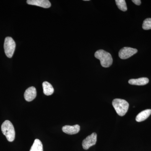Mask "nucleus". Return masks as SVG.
Listing matches in <instances>:
<instances>
[{
  "mask_svg": "<svg viewBox=\"0 0 151 151\" xmlns=\"http://www.w3.org/2000/svg\"><path fill=\"white\" fill-rule=\"evenodd\" d=\"M16 43L12 38L7 37L5 39L4 49L7 57L11 58L13 55L15 50Z\"/></svg>",
  "mask_w": 151,
  "mask_h": 151,
  "instance_id": "20e7f679",
  "label": "nucleus"
},
{
  "mask_svg": "<svg viewBox=\"0 0 151 151\" xmlns=\"http://www.w3.org/2000/svg\"><path fill=\"white\" fill-rule=\"evenodd\" d=\"M28 4L41 7L44 8H49L51 6V4L48 0H28Z\"/></svg>",
  "mask_w": 151,
  "mask_h": 151,
  "instance_id": "0eeeda50",
  "label": "nucleus"
},
{
  "mask_svg": "<svg viewBox=\"0 0 151 151\" xmlns=\"http://www.w3.org/2000/svg\"><path fill=\"white\" fill-rule=\"evenodd\" d=\"M97 140V134L96 133H93L86 137L82 142V145L85 150H88L92 146L96 144Z\"/></svg>",
  "mask_w": 151,
  "mask_h": 151,
  "instance_id": "39448f33",
  "label": "nucleus"
},
{
  "mask_svg": "<svg viewBox=\"0 0 151 151\" xmlns=\"http://www.w3.org/2000/svg\"><path fill=\"white\" fill-rule=\"evenodd\" d=\"M94 56L100 60V64L103 67H110L113 63V58L111 54L103 50H99L96 51Z\"/></svg>",
  "mask_w": 151,
  "mask_h": 151,
  "instance_id": "f257e3e1",
  "label": "nucleus"
},
{
  "mask_svg": "<svg viewBox=\"0 0 151 151\" xmlns=\"http://www.w3.org/2000/svg\"><path fill=\"white\" fill-rule=\"evenodd\" d=\"M37 96L36 89L34 86H31L26 90L24 92L25 99L28 102H30L35 99Z\"/></svg>",
  "mask_w": 151,
  "mask_h": 151,
  "instance_id": "6e6552de",
  "label": "nucleus"
},
{
  "mask_svg": "<svg viewBox=\"0 0 151 151\" xmlns=\"http://www.w3.org/2000/svg\"><path fill=\"white\" fill-rule=\"evenodd\" d=\"M112 105L116 113L120 116H124L129 109V103L123 99H114L112 102Z\"/></svg>",
  "mask_w": 151,
  "mask_h": 151,
  "instance_id": "f03ea898",
  "label": "nucleus"
},
{
  "mask_svg": "<svg viewBox=\"0 0 151 151\" xmlns=\"http://www.w3.org/2000/svg\"><path fill=\"white\" fill-rule=\"evenodd\" d=\"M1 131L8 141L10 142L14 141L15 137V132L13 125L9 121L6 120L3 123L1 126Z\"/></svg>",
  "mask_w": 151,
  "mask_h": 151,
  "instance_id": "7ed1b4c3",
  "label": "nucleus"
},
{
  "mask_svg": "<svg viewBox=\"0 0 151 151\" xmlns=\"http://www.w3.org/2000/svg\"><path fill=\"white\" fill-rule=\"evenodd\" d=\"M137 49L130 47H124L119 52V56L121 59H126L129 58L137 52Z\"/></svg>",
  "mask_w": 151,
  "mask_h": 151,
  "instance_id": "423d86ee",
  "label": "nucleus"
},
{
  "mask_svg": "<svg viewBox=\"0 0 151 151\" xmlns=\"http://www.w3.org/2000/svg\"><path fill=\"white\" fill-rule=\"evenodd\" d=\"M43 151V146L41 142L38 139H36L29 151Z\"/></svg>",
  "mask_w": 151,
  "mask_h": 151,
  "instance_id": "ddd939ff",
  "label": "nucleus"
},
{
  "mask_svg": "<svg viewBox=\"0 0 151 151\" xmlns=\"http://www.w3.org/2000/svg\"><path fill=\"white\" fill-rule=\"evenodd\" d=\"M142 28L143 29L145 30L151 29V18H147L144 20Z\"/></svg>",
  "mask_w": 151,
  "mask_h": 151,
  "instance_id": "2eb2a0df",
  "label": "nucleus"
},
{
  "mask_svg": "<svg viewBox=\"0 0 151 151\" xmlns=\"http://www.w3.org/2000/svg\"><path fill=\"white\" fill-rule=\"evenodd\" d=\"M43 93L47 96H49L53 94L54 92V88L50 83L47 81H44L42 83Z\"/></svg>",
  "mask_w": 151,
  "mask_h": 151,
  "instance_id": "f8f14e48",
  "label": "nucleus"
},
{
  "mask_svg": "<svg viewBox=\"0 0 151 151\" xmlns=\"http://www.w3.org/2000/svg\"><path fill=\"white\" fill-rule=\"evenodd\" d=\"M115 1L119 9L123 12H126L127 10V4L125 0H116Z\"/></svg>",
  "mask_w": 151,
  "mask_h": 151,
  "instance_id": "4468645a",
  "label": "nucleus"
},
{
  "mask_svg": "<svg viewBox=\"0 0 151 151\" xmlns=\"http://www.w3.org/2000/svg\"><path fill=\"white\" fill-rule=\"evenodd\" d=\"M80 129V127L78 125L73 126L66 125L62 127L63 132L68 134L73 135L77 134Z\"/></svg>",
  "mask_w": 151,
  "mask_h": 151,
  "instance_id": "1a4fd4ad",
  "label": "nucleus"
},
{
  "mask_svg": "<svg viewBox=\"0 0 151 151\" xmlns=\"http://www.w3.org/2000/svg\"><path fill=\"white\" fill-rule=\"evenodd\" d=\"M151 115V109H147L138 114L136 118L137 122H140L145 121Z\"/></svg>",
  "mask_w": 151,
  "mask_h": 151,
  "instance_id": "9b49d317",
  "label": "nucleus"
},
{
  "mask_svg": "<svg viewBox=\"0 0 151 151\" xmlns=\"http://www.w3.org/2000/svg\"><path fill=\"white\" fill-rule=\"evenodd\" d=\"M132 1L137 5L139 6L141 4L140 0H132Z\"/></svg>",
  "mask_w": 151,
  "mask_h": 151,
  "instance_id": "dca6fc26",
  "label": "nucleus"
},
{
  "mask_svg": "<svg viewBox=\"0 0 151 151\" xmlns=\"http://www.w3.org/2000/svg\"><path fill=\"white\" fill-rule=\"evenodd\" d=\"M148 78L146 77H142L137 79H131L129 81V84L131 85L143 86L149 83Z\"/></svg>",
  "mask_w": 151,
  "mask_h": 151,
  "instance_id": "9d476101",
  "label": "nucleus"
}]
</instances>
